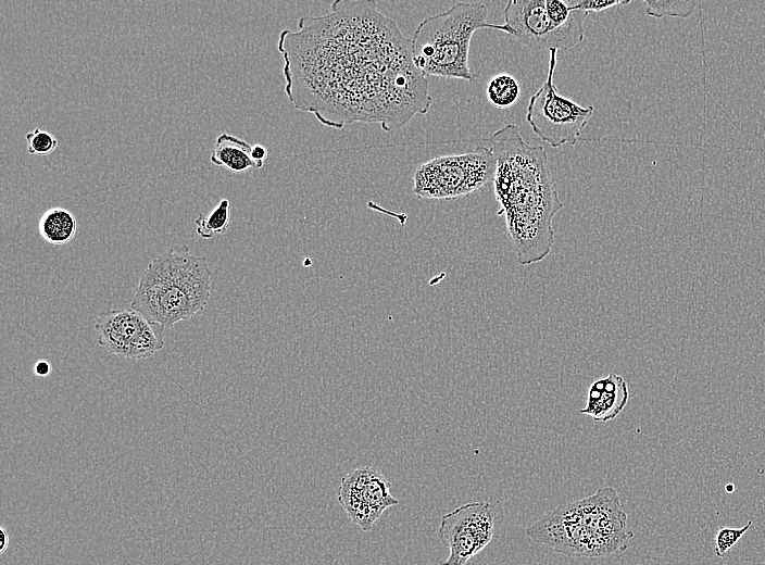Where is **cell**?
<instances>
[{"instance_id": "obj_15", "label": "cell", "mask_w": 765, "mask_h": 565, "mask_svg": "<svg viewBox=\"0 0 765 565\" xmlns=\"http://www.w3.org/2000/svg\"><path fill=\"white\" fill-rule=\"evenodd\" d=\"M521 97V85L510 74L493 76L487 85V98L498 109H506L516 103Z\"/></svg>"}, {"instance_id": "obj_3", "label": "cell", "mask_w": 765, "mask_h": 565, "mask_svg": "<svg viewBox=\"0 0 765 565\" xmlns=\"http://www.w3.org/2000/svg\"><path fill=\"white\" fill-rule=\"evenodd\" d=\"M526 533L535 542L573 557L622 553L634 538L613 487H602L592 495L557 506L527 527Z\"/></svg>"}, {"instance_id": "obj_16", "label": "cell", "mask_w": 765, "mask_h": 565, "mask_svg": "<svg viewBox=\"0 0 765 565\" xmlns=\"http://www.w3.org/2000/svg\"><path fill=\"white\" fill-rule=\"evenodd\" d=\"M230 223V202L222 199L220 203L208 215L199 214L196 224V233L203 239H211L215 235L225 233Z\"/></svg>"}, {"instance_id": "obj_1", "label": "cell", "mask_w": 765, "mask_h": 565, "mask_svg": "<svg viewBox=\"0 0 765 565\" xmlns=\"http://www.w3.org/2000/svg\"><path fill=\"white\" fill-rule=\"evenodd\" d=\"M277 49L289 101L324 126L378 123L390 131L432 104L411 39L374 0H336L329 13L301 17L297 32L279 34Z\"/></svg>"}, {"instance_id": "obj_17", "label": "cell", "mask_w": 765, "mask_h": 565, "mask_svg": "<svg viewBox=\"0 0 765 565\" xmlns=\"http://www.w3.org/2000/svg\"><path fill=\"white\" fill-rule=\"evenodd\" d=\"M645 13L652 17H688L700 2L693 0H644Z\"/></svg>"}, {"instance_id": "obj_13", "label": "cell", "mask_w": 765, "mask_h": 565, "mask_svg": "<svg viewBox=\"0 0 765 565\" xmlns=\"http://www.w3.org/2000/svg\"><path fill=\"white\" fill-rule=\"evenodd\" d=\"M251 148L246 140L224 133L216 138L210 161L231 173H244L256 168L251 158Z\"/></svg>"}, {"instance_id": "obj_10", "label": "cell", "mask_w": 765, "mask_h": 565, "mask_svg": "<svg viewBox=\"0 0 765 565\" xmlns=\"http://www.w3.org/2000/svg\"><path fill=\"white\" fill-rule=\"evenodd\" d=\"M494 513L489 502L463 504L441 517L438 536L449 549L440 565H466L491 541Z\"/></svg>"}, {"instance_id": "obj_11", "label": "cell", "mask_w": 765, "mask_h": 565, "mask_svg": "<svg viewBox=\"0 0 765 565\" xmlns=\"http://www.w3.org/2000/svg\"><path fill=\"white\" fill-rule=\"evenodd\" d=\"M338 501L349 518L367 531L380 515L399 501L390 493V482L375 467L363 466L343 476Z\"/></svg>"}, {"instance_id": "obj_18", "label": "cell", "mask_w": 765, "mask_h": 565, "mask_svg": "<svg viewBox=\"0 0 765 565\" xmlns=\"http://www.w3.org/2000/svg\"><path fill=\"white\" fill-rule=\"evenodd\" d=\"M27 152L30 155H48L58 147V139L47 130L35 128L25 136Z\"/></svg>"}, {"instance_id": "obj_5", "label": "cell", "mask_w": 765, "mask_h": 565, "mask_svg": "<svg viewBox=\"0 0 765 565\" xmlns=\"http://www.w3.org/2000/svg\"><path fill=\"white\" fill-rule=\"evenodd\" d=\"M482 3L456 2L449 10L427 16L411 39L415 67L426 77L476 79L468 65L473 35L479 29H496L511 35L504 24L488 22Z\"/></svg>"}, {"instance_id": "obj_2", "label": "cell", "mask_w": 765, "mask_h": 565, "mask_svg": "<svg viewBox=\"0 0 765 565\" xmlns=\"http://www.w3.org/2000/svg\"><path fill=\"white\" fill-rule=\"evenodd\" d=\"M496 158L492 179L509 237L522 265L547 258L554 243L552 222L563 208L551 178L547 151L527 143L515 124L485 138Z\"/></svg>"}, {"instance_id": "obj_6", "label": "cell", "mask_w": 765, "mask_h": 565, "mask_svg": "<svg viewBox=\"0 0 765 565\" xmlns=\"http://www.w3.org/2000/svg\"><path fill=\"white\" fill-rule=\"evenodd\" d=\"M588 13L562 0H512L504 9V25L512 37L532 50L567 51L585 38Z\"/></svg>"}, {"instance_id": "obj_9", "label": "cell", "mask_w": 765, "mask_h": 565, "mask_svg": "<svg viewBox=\"0 0 765 565\" xmlns=\"http://www.w3.org/2000/svg\"><path fill=\"white\" fill-rule=\"evenodd\" d=\"M95 329L99 346L128 360L152 357L165 343L164 329L131 307L101 312Z\"/></svg>"}, {"instance_id": "obj_24", "label": "cell", "mask_w": 765, "mask_h": 565, "mask_svg": "<svg viewBox=\"0 0 765 565\" xmlns=\"http://www.w3.org/2000/svg\"><path fill=\"white\" fill-rule=\"evenodd\" d=\"M733 489H735L733 484H728V485H726V491H727V492H732Z\"/></svg>"}, {"instance_id": "obj_21", "label": "cell", "mask_w": 765, "mask_h": 565, "mask_svg": "<svg viewBox=\"0 0 765 565\" xmlns=\"http://www.w3.org/2000/svg\"><path fill=\"white\" fill-rule=\"evenodd\" d=\"M268 155L267 149L262 145H254L251 148V158L255 163L256 168H261Z\"/></svg>"}, {"instance_id": "obj_12", "label": "cell", "mask_w": 765, "mask_h": 565, "mask_svg": "<svg viewBox=\"0 0 765 565\" xmlns=\"http://www.w3.org/2000/svg\"><path fill=\"white\" fill-rule=\"evenodd\" d=\"M628 400L629 388L626 380L620 375L611 373L591 384L586 406L580 413L590 416L594 422L605 423L614 419L625 409Z\"/></svg>"}, {"instance_id": "obj_22", "label": "cell", "mask_w": 765, "mask_h": 565, "mask_svg": "<svg viewBox=\"0 0 765 565\" xmlns=\"http://www.w3.org/2000/svg\"><path fill=\"white\" fill-rule=\"evenodd\" d=\"M51 366L47 361L40 360L34 366L35 375L46 377L50 374Z\"/></svg>"}, {"instance_id": "obj_19", "label": "cell", "mask_w": 765, "mask_h": 565, "mask_svg": "<svg viewBox=\"0 0 765 565\" xmlns=\"http://www.w3.org/2000/svg\"><path fill=\"white\" fill-rule=\"evenodd\" d=\"M752 526V520H749L741 528L722 527L715 536V554L718 557H724L726 553L742 538V536Z\"/></svg>"}, {"instance_id": "obj_20", "label": "cell", "mask_w": 765, "mask_h": 565, "mask_svg": "<svg viewBox=\"0 0 765 565\" xmlns=\"http://www.w3.org/2000/svg\"><path fill=\"white\" fill-rule=\"evenodd\" d=\"M577 3L589 14L598 13L613 7L628 4L630 0H584Z\"/></svg>"}, {"instance_id": "obj_4", "label": "cell", "mask_w": 765, "mask_h": 565, "mask_svg": "<svg viewBox=\"0 0 765 565\" xmlns=\"http://www.w3.org/2000/svg\"><path fill=\"white\" fill-rule=\"evenodd\" d=\"M208 260L175 246L142 272L130 307L164 330L202 312L211 297Z\"/></svg>"}, {"instance_id": "obj_8", "label": "cell", "mask_w": 765, "mask_h": 565, "mask_svg": "<svg viewBox=\"0 0 765 565\" xmlns=\"http://www.w3.org/2000/svg\"><path fill=\"white\" fill-rule=\"evenodd\" d=\"M547 80L529 99L526 122L534 134L552 148L575 146L594 113L592 105L581 106L560 95L553 83L557 50L550 49Z\"/></svg>"}, {"instance_id": "obj_23", "label": "cell", "mask_w": 765, "mask_h": 565, "mask_svg": "<svg viewBox=\"0 0 765 565\" xmlns=\"http://www.w3.org/2000/svg\"><path fill=\"white\" fill-rule=\"evenodd\" d=\"M0 532H1L0 552L3 553L9 544V533L7 532V530L3 527L0 529Z\"/></svg>"}, {"instance_id": "obj_14", "label": "cell", "mask_w": 765, "mask_h": 565, "mask_svg": "<svg viewBox=\"0 0 765 565\" xmlns=\"http://www.w3.org/2000/svg\"><path fill=\"white\" fill-rule=\"evenodd\" d=\"M40 236L54 246L70 242L77 230V221L72 212L64 208L46 211L39 221Z\"/></svg>"}, {"instance_id": "obj_7", "label": "cell", "mask_w": 765, "mask_h": 565, "mask_svg": "<svg viewBox=\"0 0 765 565\" xmlns=\"http://www.w3.org/2000/svg\"><path fill=\"white\" fill-rule=\"evenodd\" d=\"M494 172L491 148L477 146L421 164L413 174V192L419 199H456L482 188L493 179Z\"/></svg>"}]
</instances>
